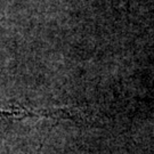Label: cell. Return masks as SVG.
<instances>
[{
	"label": "cell",
	"mask_w": 154,
	"mask_h": 154,
	"mask_svg": "<svg viewBox=\"0 0 154 154\" xmlns=\"http://www.w3.org/2000/svg\"><path fill=\"white\" fill-rule=\"evenodd\" d=\"M53 113H49V111H35L25 109L21 105L0 104V128L9 125L11 122L22 120L24 118L30 116H51Z\"/></svg>",
	"instance_id": "6da1fadb"
}]
</instances>
